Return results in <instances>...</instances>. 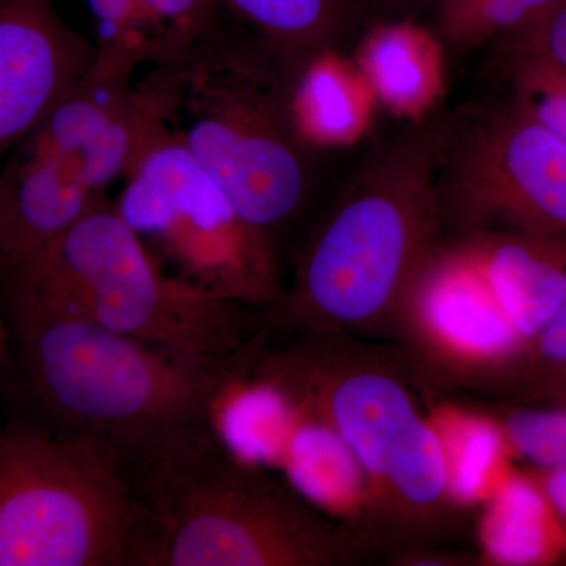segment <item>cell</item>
Instances as JSON below:
<instances>
[{
	"label": "cell",
	"instance_id": "obj_10",
	"mask_svg": "<svg viewBox=\"0 0 566 566\" xmlns=\"http://www.w3.org/2000/svg\"><path fill=\"white\" fill-rule=\"evenodd\" d=\"M438 191L460 233L566 234V139L517 103L444 132Z\"/></svg>",
	"mask_w": 566,
	"mask_h": 566
},
{
	"label": "cell",
	"instance_id": "obj_5",
	"mask_svg": "<svg viewBox=\"0 0 566 566\" xmlns=\"http://www.w3.org/2000/svg\"><path fill=\"white\" fill-rule=\"evenodd\" d=\"M0 300L82 316L199 359H226L268 327V311L170 277L112 200L46 243L0 255Z\"/></svg>",
	"mask_w": 566,
	"mask_h": 566
},
{
	"label": "cell",
	"instance_id": "obj_18",
	"mask_svg": "<svg viewBox=\"0 0 566 566\" xmlns=\"http://www.w3.org/2000/svg\"><path fill=\"white\" fill-rule=\"evenodd\" d=\"M227 9L305 63L337 52L356 18V0H222Z\"/></svg>",
	"mask_w": 566,
	"mask_h": 566
},
{
	"label": "cell",
	"instance_id": "obj_29",
	"mask_svg": "<svg viewBox=\"0 0 566 566\" xmlns=\"http://www.w3.org/2000/svg\"><path fill=\"white\" fill-rule=\"evenodd\" d=\"M11 368V342L10 331L6 316L0 311V394L7 389Z\"/></svg>",
	"mask_w": 566,
	"mask_h": 566
},
{
	"label": "cell",
	"instance_id": "obj_1",
	"mask_svg": "<svg viewBox=\"0 0 566 566\" xmlns=\"http://www.w3.org/2000/svg\"><path fill=\"white\" fill-rule=\"evenodd\" d=\"M0 311L11 342L10 417L103 450L137 491L216 430V401L243 348L199 359L40 304L0 300Z\"/></svg>",
	"mask_w": 566,
	"mask_h": 566
},
{
	"label": "cell",
	"instance_id": "obj_13",
	"mask_svg": "<svg viewBox=\"0 0 566 566\" xmlns=\"http://www.w3.org/2000/svg\"><path fill=\"white\" fill-rule=\"evenodd\" d=\"M460 234L474 249L517 335L531 345L566 303V234L517 230Z\"/></svg>",
	"mask_w": 566,
	"mask_h": 566
},
{
	"label": "cell",
	"instance_id": "obj_11",
	"mask_svg": "<svg viewBox=\"0 0 566 566\" xmlns=\"http://www.w3.org/2000/svg\"><path fill=\"white\" fill-rule=\"evenodd\" d=\"M397 322L424 365L452 381L512 374L527 348L463 234L424 260Z\"/></svg>",
	"mask_w": 566,
	"mask_h": 566
},
{
	"label": "cell",
	"instance_id": "obj_15",
	"mask_svg": "<svg viewBox=\"0 0 566 566\" xmlns=\"http://www.w3.org/2000/svg\"><path fill=\"white\" fill-rule=\"evenodd\" d=\"M427 419L441 446L450 504L455 510L485 504L515 469L499 417L439 401Z\"/></svg>",
	"mask_w": 566,
	"mask_h": 566
},
{
	"label": "cell",
	"instance_id": "obj_23",
	"mask_svg": "<svg viewBox=\"0 0 566 566\" xmlns=\"http://www.w3.org/2000/svg\"><path fill=\"white\" fill-rule=\"evenodd\" d=\"M517 104L566 139V73L531 61L515 62Z\"/></svg>",
	"mask_w": 566,
	"mask_h": 566
},
{
	"label": "cell",
	"instance_id": "obj_9",
	"mask_svg": "<svg viewBox=\"0 0 566 566\" xmlns=\"http://www.w3.org/2000/svg\"><path fill=\"white\" fill-rule=\"evenodd\" d=\"M123 180L112 205L170 277L260 311L282 303L274 245L158 120Z\"/></svg>",
	"mask_w": 566,
	"mask_h": 566
},
{
	"label": "cell",
	"instance_id": "obj_20",
	"mask_svg": "<svg viewBox=\"0 0 566 566\" xmlns=\"http://www.w3.org/2000/svg\"><path fill=\"white\" fill-rule=\"evenodd\" d=\"M560 0H441V31L458 46L506 39Z\"/></svg>",
	"mask_w": 566,
	"mask_h": 566
},
{
	"label": "cell",
	"instance_id": "obj_25",
	"mask_svg": "<svg viewBox=\"0 0 566 566\" xmlns=\"http://www.w3.org/2000/svg\"><path fill=\"white\" fill-rule=\"evenodd\" d=\"M566 370V303L546 324L521 357L512 375H520L527 385L543 376ZM526 385V386H527Z\"/></svg>",
	"mask_w": 566,
	"mask_h": 566
},
{
	"label": "cell",
	"instance_id": "obj_24",
	"mask_svg": "<svg viewBox=\"0 0 566 566\" xmlns=\"http://www.w3.org/2000/svg\"><path fill=\"white\" fill-rule=\"evenodd\" d=\"M506 39L513 41L515 61L542 63L566 73V0Z\"/></svg>",
	"mask_w": 566,
	"mask_h": 566
},
{
	"label": "cell",
	"instance_id": "obj_12",
	"mask_svg": "<svg viewBox=\"0 0 566 566\" xmlns=\"http://www.w3.org/2000/svg\"><path fill=\"white\" fill-rule=\"evenodd\" d=\"M98 46L55 0H0V159L87 74Z\"/></svg>",
	"mask_w": 566,
	"mask_h": 566
},
{
	"label": "cell",
	"instance_id": "obj_4",
	"mask_svg": "<svg viewBox=\"0 0 566 566\" xmlns=\"http://www.w3.org/2000/svg\"><path fill=\"white\" fill-rule=\"evenodd\" d=\"M273 348L270 335L251 374L277 386L297 411L344 439L365 476L360 536L378 546L415 547L441 528L447 495L441 446L427 415L390 365L353 353L340 334L292 333Z\"/></svg>",
	"mask_w": 566,
	"mask_h": 566
},
{
	"label": "cell",
	"instance_id": "obj_2",
	"mask_svg": "<svg viewBox=\"0 0 566 566\" xmlns=\"http://www.w3.org/2000/svg\"><path fill=\"white\" fill-rule=\"evenodd\" d=\"M300 61L223 7L137 82L180 142L281 256L315 191V150L297 111Z\"/></svg>",
	"mask_w": 566,
	"mask_h": 566
},
{
	"label": "cell",
	"instance_id": "obj_17",
	"mask_svg": "<svg viewBox=\"0 0 566 566\" xmlns=\"http://www.w3.org/2000/svg\"><path fill=\"white\" fill-rule=\"evenodd\" d=\"M357 70L375 98L405 115L428 109L444 81L438 41L406 21L376 25L360 44Z\"/></svg>",
	"mask_w": 566,
	"mask_h": 566
},
{
	"label": "cell",
	"instance_id": "obj_30",
	"mask_svg": "<svg viewBox=\"0 0 566 566\" xmlns=\"http://www.w3.org/2000/svg\"><path fill=\"white\" fill-rule=\"evenodd\" d=\"M360 2L368 3V6L375 7V9L403 11L416 9V7L422 6L427 0H356L357 6Z\"/></svg>",
	"mask_w": 566,
	"mask_h": 566
},
{
	"label": "cell",
	"instance_id": "obj_6",
	"mask_svg": "<svg viewBox=\"0 0 566 566\" xmlns=\"http://www.w3.org/2000/svg\"><path fill=\"white\" fill-rule=\"evenodd\" d=\"M140 497L137 566H338L356 558L348 528L234 455L218 430L159 465Z\"/></svg>",
	"mask_w": 566,
	"mask_h": 566
},
{
	"label": "cell",
	"instance_id": "obj_28",
	"mask_svg": "<svg viewBox=\"0 0 566 566\" xmlns=\"http://www.w3.org/2000/svg\"><path fill=\"white\" fill-rule=\"evenodd\" d=\"M527 392L535 400L545 401L547 405L565 406L566 408V370L543 376L527 385Z\"/></svg>",
	"mask_w": 566,
	"mask_h": 566
},
{
	"label": "cell",
	"instance_id": "obj_19",
	"mask_svg": "<svg viewBox=\"0 0 566 566\" xmlns=\"http://www.w3.org/2000/svg\"><path fill=\"white\" fill-rule=\"evenodd\" d=\"M329 52L305 70L297 111L315 145H342L357 139L371 117L375 93L357 69Z\"/></svg>",
	"mask_w": 566,
	"mask_h": 566
},
{
	"label": "cell",
	"instance_id": "obj_22",
	"mask_svg": "<svg viewBox=\"0 0 566 566\" xmlns=\"http://www.w3.org/2000/svg\"><path fill=\"white\" fill-rule=\"evenodd\" d=\"M153 59L205 28L226 7L222 0H139Z\"/></svg>",
	"mask_w": 566,
	"mask_h": 566
},
{
	"label": "cell",
	"instance_id": "obj_26",
	"mask_svg": "<svg viewBox=\"0 0 566 566\" xmlns=\"http://www.w3.org/2000/svg\"><path fill=\"white\" fill-rule=\"evenodd\" d=\"M103 31L102 40L142 35L148 40L139 0H87Z\"/></svg>",
	"mask_w": 566,
	"mask_h": 566
},
{
	"label": "cell",
	"instance_id": "obj_21",
	"mask_svg": "<svg viewBox=\"0 0 566 566\" xmlns=\"http://www.w3.org/2000/svg\"><path fill=\"white\" fill-rule=\"evenodd\" d=\"M497 417L516 458L534 468L566 469L565 406H528Z\"/></svg>",
	"mask_w": 566,
	"mask_h": 566
},
{
	"label": "cell",
	"instance_id": "obj_7",
	"mask_svg": "<svg viewBox=\"0 0 566 566\" xmlns=\"http://www.w3.org/2000/svg\"><path fill=\"white\" fill-rule=\"evenodd\" d=\"M142 35L102 40L92 69L0 161V255L29 251L109 202L155 115L137 91Z\"/></svg>",
	"mask_w": 566,
	"mask_h": 566
},
{
	"label": "cell",
	"instance_id": "obj_8",
	"mask_svg": "<svg viewBox=\"0 0 566 566\" xmlns=\"http://www.w3.org/2000/svg\"><path fill=\"white\" fill-rule=\"evenodd\" d=\"M144 517L117 460L9 417L0 430V566H136Z\"/></svg>",
	"mask_w": 566,
	"mask_h": 566
},
{
	"label": "cell",
	"instance_id": "obj_14",
	"mask_svg": "<svg viewBox=\"0 0 566 566\" xmlns=\"http://www.w3.org/2000/svg\"><path fill=\"white\" fill-rule=\"evenodd\" d=\"M476 542L490 566H556L566 560V527L534 472L516 471L485 502Z\"/></svg>",
	"mask_w": 566,
	"mask_h": 566
},
{
	"label": "cell",
	"instance_id": "obj_3",
	"mask_svg": "<svg viewBox=\"0 0 566 566\" xmlns=\"http://www.w3.org/2000/svg\"><path fill=\"white\" fill-rule=\"evenodd\" d=\"M442 133L379 156L301 244L270 327L344 334L397 322L409 286L441 241Z\"/></svg>",
	"mask_w": 566,
	"mask_h": 566
},
{
	"label": "cell",
	"instance_id": "obj_16",
	"mask_svg": "<svg viewBox=\"0 0 566 566\" xmlns=\"http://www.w3.org/2000/svg\"><path fill=\"white\" fill-rule=\"evenodd\" d=\"M279 465L286 472L290 486L353 535H359L365 476L340 436L326 423L297 411Z\"/></svg>",
	"mask_w": 566,
	"mask_h": 566
},
{
	"label": "cell",
	"instance_id": "obj_27",
	"mask_svg": "<svg viewBox=\"0 0 566 566\" xmlns=\"http://www.w3.org/2000/svg\"><path fill=\"white\" fill-rule=\"evenodd\" d=\"M531 471L534 472L539 485L546 491L547 497L553 502L554 509L566 527V469L534 468Z\"/></svg>",
	"mask_w": 566,
	"mask_h": 566
}]
</instances>
